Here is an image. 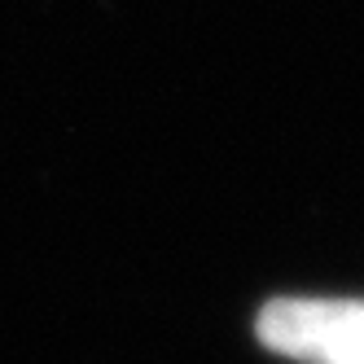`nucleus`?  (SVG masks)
Instances as JSON below:
<instances>
[{
	"label": "nucleus",
	"mask_w": 364,
	"mask_h": 364,
	"mask_svg": "<svg viewBox=\"0 0 364 364\" xmlns=\"http://www.w3.org/2000/svg\"><path fill=\"white\" fill-rule=\"evenodd\" d=\"M255 333L272 355L294 364H364V299H268L255 316Z\"/></svg>",
	"instance_id": "f257e3e1"
}]
</instances>
